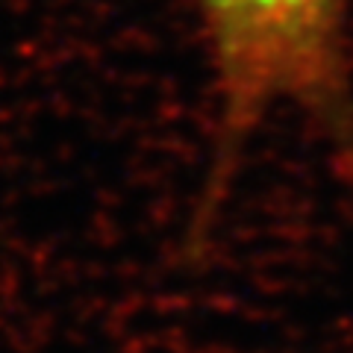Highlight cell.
Returning <instances> with one entry per match:
<instances>
[{
	"instance_id": "cell-1",
	"label": "cell",
	"mask_w": 353,
	"mask_h": 353,
	"mask_svg": "<svg viewBox=\"0 0 353 353\" xmlns=\"http://www.w3.org/2000/svg\"><path fill=\"white\" fill-rule=\"evenodd\" d=\"M215 88V159L201 218L209 224L253 132L277 112L306 115L353 183L350 0H189Z\"/></svg>"
}]
</instances>
